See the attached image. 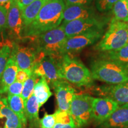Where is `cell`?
Instances as JSON below:
<instances>
[{
    "instance_id": "obj_12",
    "label": "cell",
    "mask_w": 128,
    "mask_h": 128,
    "mask_svg": "<svg viewBox=\"0 0 128 128\" xmlns=\"http://www.w3.org/2000/svg\"><path fill=\"white\" fill-rule=\"evenodd\" d=\"M60 110L69 111L70 104L76 94L75 89L68 81L63 79L57 80L52 84Z\"/></svg>"
},
{
    "instance_id": "obj_18",
    "label": "cell",
    "mask_w": 128,
    "mask_h": 128,
    "mask_svg": "<svg viewBox=\"0 0 128 128\" xmlns=\"http://www.w3.org/2000/svg\"><path fill=\"white\" fill-rule=\"evenodd\" d=\"M0 112L4 118V124L2 128H22L23 124L18 117L8 105L7 98L0 94Z\"/></svg>"
},
{
    "instance_id": "obj_36",
    "label": "cell",
    "mask_w": 128,
    "mask_h": 128,
    "mask_svg": "<svg viewBox=\"0 0 128 128\" xmlns=\"http://www.w3.org/2000/svg\"><path fill=\"white\" fill-rule=\"evenodd\" d=\"M12 0H0V7L4 8L8 11L11 6Z\"/></svg>"
},
{
    "instance_id": "obj_23",
    "label": "cell",
    "mask_w": 128,
    "mask_h": 128,
    "mask_svg": "<svg viewBox=\"0 0 128 128\" xmlns=\"http://www.w3.org/2000/svg\"><path fill=\"white\" fill-rule=\"evenodd\" d=\"M25 113L27 119L30 122L37 121L39 119V105L34 94L24 102Z\"/></svg>"
},
{
    "instance_id": "obj_11",
    "label": "cell",
    "mask_w": 128,
    "mask_h": 128,
    "mask_svg": "<svg viewBox=\"0 0 128 128\" xmlns=\"http://www.w3.org/2000/svg\"><path fill=\"white\" fill-rule=\"evenodd\" d=\"M36 55V50L33 48L14 44L10 56L15 60L18 69L33 72Z\"/></svg>"
},
{
    "instance_id": "obj_21",
    "label": "cell",
    "mask_w": 128,
    "mask_h": 128,
    "mask_svg": "<svg viewBox=\"0 0 128 128\" xmlns=\"http://www.w3.org/2000/svg\"><path fill=\"white\" fill-rule=\"evenodd\" d=\"M33 94L36 96L40 108L50 98L52 93L45 78L40 77L37 81L33 90Z\"/></svg>"
},
{
    "instance_id": "obj_5",
    "label": "cell",
    "mask_w": 128,
    "mask_h": 128,
    "mask_svg": "<svg viewBox=\"0 0 128 128\" xmlns=\"http://www.w3.org/2000/svg\"><path fill=\"white\" fill-rule=\"evenodd\" d=\"M128 44V24L113 18L108 30L95 49L99 52L116 50Z\"/></svg>"
},
{
    "instance_id": "obj_25",
    "label": "cell",
    "mask_w": 128,
    "mask_h": 128,
    "mask_svg": "<svg viewBox=\"0 0 128 128\" xmlns=\"http://www.w3.org/2000/svg\"><path fill=\"white\" fill-rule=\"evenodd\" d=\"M39 79V77L36 74L32 72L31 76L23 83V90L21 94V97L24 102L28 100L33 93L35 84Z\"/></svg>"
},
{
    "instance_id": "obj_1",
    "label": "cell",
    "mask_w": 128,
    "mask_h": 128,
    "mask_svg": "<svg viewBox=\"0 0 128 128\" xmlns=\"http://www.w3.org/2000/svg\"><path fill=\"white\" fill-rule=\"evenodd\" d=\"M65 8L64 0H48L34 20L23 28V36L34 37L59 27L63 21Z\"/></svg>"
},
{
    "instance_id": "obj_8",
    "label": "cell",
    "mask_w": 128,
    "mask_h": 128,
    "mask_svg": "<svg viewBox=\"0 0 128 128\" xmlns=\"http://www.w3.org/2000/svg\"><path fill=\"white\" fill-rule=\"evenodd\" d=\"M107 21L106 18L92 17L78 19L68 23L62 24L67 38L90 32H104Z\"/></svg>"
},
{
    "instance_id": "obj_28",
    "label": "cell",
    "mask_w": 128,
    "mask_h": 128,
    "mask_svg": "<svg viewBox=\"0 0 128 128\" xmlns=\"http://www.w3.org/2000/svg\"><path fill=\"white\" fill-rule=\"evenodd\" d=\"M118 0H96L97 9L100 12H108L113 8Z\"/></svg>"
},
{
    "instance_id": "obj_29",
    "label": "cell",
    "mask_w": 128,
    "mask_h": 128,
    "mask_svg": "<svg viewBox=\"0 0 128 128\" xmlns=\"http://www.w3.org/2000/svg\"><path fill=\"white\" fill-rule=\"evenodd\" d=\"M56 124L54 114H47L44 115V118L40 120L41 128H54Z\"/></svg>"
},
{
    "instance_id": "obj_34",
    "label": "cell",
    "mask_w": 128,
    "mask_h": 128,
    "mask_svg": "<svg viewBox=\"0 0 128 128\" xmlns=\"http://www.w3.org/2000/svg\"><path fill=\"white\" fill-rule=\"evenodd\" d=\"M34 1V0H17V2H18L20 10L22 11L23 8H24L26 7H27Z\"/></svg>"
},
{
    "instance_id": "obj_24",
    "label": "cell",
    "mask_w": 128,
    "mask_h": 128,
    "mask_svg": "<svg viewBox=\"0 0 128 128\" xmlns=\"http://www.w3.org/2000/svg\"><path fill=\"white\" fill-rule=\"evenodd\" d=\"M114 18L120 22H128V4L126 0H118L113 7Z\"/></svg>"
},
{
    "instance_id": "obj_6",
    "label": "cell",
    "mask_w": 128,
    "mask_h": 128,
    "mask_svg": "<svg viewBox=\"0 0 128 128\" xmlns=\"http://www.w3.org/2000/svg\"><path fill=\"white\" fill-rule=\"evenodd\" d=\"M95 97L87 94H75L70 104V114L77 128L87 126L92 120V104Z\"/></svg>"
},
{
    "instance_id": "obj_38",
    "label": "cell",
    "mask_w": 128,
    "mask_h": 128,
    "mask_svg": "<svg viewBox=\"0 0 128 128\" xmlns=\"http://www.w3.org/2000/svg\"><path fill=\"white\" fill-rule=\"evenodd\" d=\"M126 2H127V3H128V0H126Z\"/></svg>"
},
{
    "instance_id": "obj_16",
    "label": "cell",
    "mask_w": 128,
    "mask_h": 128,
    "mask_svg": "<svg viewBox=\"0 0 128 128\" xmlns=\"http://www.w3.org/2000/svg\"><path fill=\"white\" fill-rule=\"evenodd\" d=\"M98 128H128V104L119 106Z\"/></svg>"
},
{
    "instance_id": "obj_15",
    "label": "cell",
    "mask_w": 128,
    "mask_h": 128,
    "mask_svg": "<svg viewBox=\"0 0 128 128\" xmlns=\"http://www.w3.org/2000/svg\"><path fill=\"white\" fill-rule=\"evenodd\" d=\"M95 10L90 6L86 5H72L65 7L64 12L62 24L78 19H85L97 17Z\"/></svg>"
},
{
    "instance_id": "obj_30",
    "label": "cell",
    "mask_w": 128,
    "mask_h": 128,
    "mask_svg": "<svg viewBox=\"0 0 128 128\" xmlns=\"http://www.w3.org/2000/svg\"><path fill=\"white\" fill-rule=\"evenodd\" d=\"M23 83L15 81L9 86L7 90V95L21 96L23 90Z\"/></svg>"
},
{
    "instance_id": "obj_37",
    "label": "cell",
    "mask_w": 128,
    "mask_h": 128,
    "mask_svg": "<svg viewBox=\"0 0 128 128\" xmlns=\"http://www.w3.org/2000/svg\"><path fill=\"white\" fill-rule=\"evenodd\" d=\"M1 118H2V114H1V112H0V120H1Z\"/></svg>"
},
{
    "instance_id": "obj_22",
    "label": "cell",
    "mask_w": 128,
    "mask_h": 128,
    "mask_svg": "<svg viewBox=\"0 0 128 128\" xmlns=\"http://www.w3.org/2000/svg\"><path fill=\"white\" fill-rule=\"evenodd\" d=\"M98 57L128 66V44L116 50L101 52Z\"/></svg>"
},
{
    "instance_id": "obj_26",
    "label": "cell",
    "mask_w": 128,
    "mask_h": 128,
    "mask_svg": "<svg viewBox=\"0 0 128 128\" xmlns=\"http://www.w3.org/2000/svg\"><path fill=\"white\" fill-rule=\"evenodd\" d=\"M12 48L10 45L6 44L0 49V79L10 57Z\"/></svg>"
},
{
    "instance_id": "obj_10",
    "label": "cell",
    "mask_w": 128,
    "mask_h": 128,
    "mask_svg": "<svg viewBox=\"0 0 128 128\" xmlns=\"http://www.w3.org/2000/svg\"><path fill=\"white\" fill-rule=\"evenodd\" d=\"M94 90L100 97L112 99L119 106L128 104V80L118 84L100 86Z\"/></svg>"
},
{
    "instance_id": "obj_14",
    "label": "cell",
    "mask_w": 128,
    "mask_h": 128,
    "mask_svg": "<svg viewBox=\"0 0 128 128\" xmlns=\"http://www.w3.org/2000/svg\"><path fill=\"white\" fill-rule=\"evenodd\" d=\"M7 28L14 37L20 39L23 34V22L17 0H12L8 10Z\"/></svg>"
},
{
    "instance_id": "obj_33",
    "label": "cell",
    "mask_w": 128,
    "mask_h": 128,
    "mask_svg": "<svg viewBox=\"0 0 128 128\" xmlns=\"http://www.w3.org/2000/svg\"><path fill=\"white\" fill-rule=\"evenodd\" d=\"M65 7L72 6V5H86L90 6L92 0H64Z\"/></svg>"
},
{
    "instance_id": "obj_7",
    "label": "cell",
    "mask_w": 128,
    "mask_h": 128,
    "mask_svg": "<svg viewBox=\"0 0 128 128\" xmlns=\"http://www.w3.org/2000/svg\"><path fill=\"white\" fill-rule=\"evenodd\" d=\"M60 60L46 55L43 52H37L33 72L38 77H44L48 83L52 85L57 80L60 79L59 74Z\"/></svg>"
},
{
    "instance_id": "obj_27",
    "label": "cell",
    "mask_w": 128,
    "mask_h": 128,
    "mask_svg": "<svg viewBox=\"0 0 128 128\" xmlns=\"http://www.w3.org/2000/svg\"><path fill=\"white\" fill-rule=\"evenodd\" d=\"M55 115L56 123L62 124H74L72 119L69 111H62L57 110L54 113Z\"/></svg>"
},
{
    "instance_id": "obj_4",
    "label": "cell",
    "mask_w": 128,
    "mask_h": 128,
    "mask_svg": "<svg viewBox=\"0 0 128 128\" xmlns=\"http://www.w3.org/2000/svg\"><path fill=\"white\" fill-rule=\"evenodd\" d=\"M36 37L37 52L60 59L64 55V49L67 37L62 25L38 35Z\"/></svg>"
},
{
    "instance_id": "obj_13",
    "label": "cell",
    "mask_w": 128,
    "mask_h": 128,
    "mask_svg": "<svg viewBox=\"0 0 128 128\" xmlns=\"http://www.w3.org/2000/svg\"><path fill=\"white\" fill-rule=\"evenodd\" d=\"M119 106L116 102L106 97L94 98L92 104V120L100 124L106 120Z\"/></svg>"
},
{
    "instance_id": "obj_3",
    "label": "cell",
    "mask_w": 128,
    "mask_h": 128,
    "mask_svg": "<svg viewBox=\"0 0 128 128\" xmlns=\"http://www.w3.org/2000/svg\"><path fill=\"white\" fill-rule=\"evenodd\" d=\"M90 71L94 80L108 84H118L128 80V66L102 58L92 62Z\"/></svg>"
},
{
    "instance_id": "obj_17",
    "label": "cell",
    "mask_w": 128,
    "mask_h": 128,
    "mask_svg": "<svg viewBox=\"0 0 128 128\" xmlns=\"http://www.w3.org/2000/svg\"><path fill=\"white\" fill-rule=\"evenodd\" d=\"M18 70V67L15 60L10 56L0 79V94L7 92L9 86L16 81Z\"/></svg>"
},
{
    "instance_id": "obj_19",
    "label": "cell",
    "mask_w": 128,
    "mask_h": 128,
    "mask_svg": "<svg viewBox=\"0 0 128 128\" xmlns=\"http://www.w3.org/2000/svg\"><path fill=\"white\" fill-rule=\"evenodd\" d=\"M48 0H34L21 11L23 22V28L34 20L44 5Z\"/></svg>"
},
{
    "instance_id": "obj_32",
    "label": "cell",
    "mask_w": 128,
    "mask_h": 128,
    "mask_svg": "<svg viewBox=\"0 0 128 128\" xmlns=\"http://www.w3.org/2000/svg\"><path fill=\"white\" fill-rule=\"evenodd\" d=\"M32 72L26 71V70H23L18 69L17 71V74H16V81L18 82L24 83L28 79V78L31 76Z\"/></svg>"
},
{
    "instance_id": "obj_9",
    "label": "cell",
    "mask_w": 128,
    "mask_h": 128,
    "mask_svg": "<svg viewBox=\"0 0 128 128\" xmlns=\"http://www.w3.org/2000/svg\"><path fill=\"white\" fill-rule=\"evenodd\" d=\"M104 32H90L67 38L64 49V55L75 56L84 48L98 40Z\"/></svg>"
},
{
    "instance_id": "obj_2",
    "label": "cell",
    "mask_w": 128,
    "mask_h": 128,
    "mask_svg": "<svg viewBox=\"0 0 128 128\" xmlns=\"http://www.w3.org/2000/svg\"><path fill=\"white\" fill-rule=\"evenodd\" d=\"M59 74L60 79L78 87L90 88L94 86V79L90 70L75 56L65 54L59 61Z\"/></svg>"
},
{
    "instance_id": "obj_35",
    "label": "cell",
    "mask_w": 128,
    "mask_h": 128,
    "mask_svg": "<svg viewBox=\"0 0 128 128\" xmlns=\"http://www.w3.org/2000/svg\"><path fill=\"white\" fill-rule=\"evenodd\" d=\"M54 128H77L74 124H62L56 123Z\"/></svg>"
},
{
    "instance_id": "obj_20",
    "label": "cell",
    "mask_w": 128,
    "mask_h": 128,
    "mask_svg": "<svg viewBox=\"0 0 128 128\" xmlns=\"http://www.w3.org/2000/svg\"><path fill=\"white\" fill-rule=\"evenodd\" d=\"M7 101L10 108L18 117L23 126H25L27 124V118L25 113L24 101L21 96L8 95Z\"/></svg>"
},
{
    "instance_id": "obj_31",
    "label": "cell",
    "mask_w": 128,
    "mask_h": 128,
    "mask_svg": "<svg viewBox=\"0 0 128 128\" xmlns=\"http://www.w3.org/2000/svg\"><path fill=\"white\" fill-rule=\"evenodd\" d=\"M8 11L0 7V32L7 28Z\"/></svg>"
},
{
    "instance_id": "obj_39",
    "label": "cell",
    "mask_w": 128,
    "mask_h": 128,
    "mask_svg": "<svg viewBox=\"0 0 128 128\" xmlns=\"http://www.w3.org/2000/svg\"></svg>"
}]
</instances>
